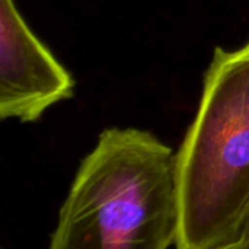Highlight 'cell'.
<instances>
[{"instance_id":"cell-1","label":"cell","mask_w":249,"mask_h":249,"mask_svg":"<svg viewBox=\"0 0 249 249\" xmlns=\"http://www.w3.org/2000/svg\"><path fill=\"white\" fill-rule=\"evenodd\" d=\"M177 236L174 150L146 130H104L79 165L48 249H169Z\"/></svg>"},{"instance_id":"cell-2","label":"cell","mask_w":249,"mask_h":249,"mask_svg":"<svg viewBox=\"0 0 249 249\" xmlns=\"http://www.w3.org/2000/svg\"><path fill=\"white\" fill-rule=\"evenodd\" d=\"M175 249H213L249 231V39L217 47L175 153Z\"/></svg>"},{"instance_id":"cell-3","label":"cell","mask_w":249,"mask_h":249,"mask_svg":"<svg viewBox=\"0 0 249 249\" xmlns=\"http://www.w3.org/2000/svg\"><path fill=\"white\" fill-rule=\"evenodd\" d=\"M73 90L71 74L32 32L15 0H0V118L35 123Z\"/></svg>"},{"instance_id":"cell-4","label":"cell","mask_w":249,"mask_h":249,"mask_svg":"<svg viewBox=\"0 0 249 249\" xmlns=\"http://www.w3.org/2000/svg\"><path fill=\"white\" fill-rule=\"evenodd\" d=\"M213 249H249V231L238 241H233V242H229V244H225Z\"/></svg>"}]
</instances>
